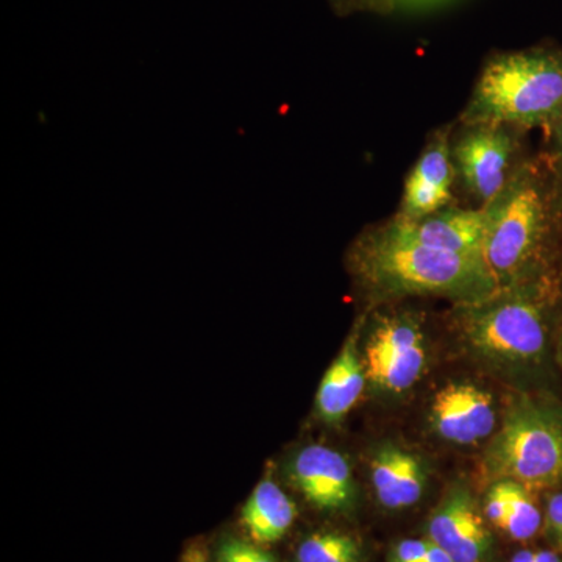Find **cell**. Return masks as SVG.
<instances>
[{"label":"cell","instance_id":"6da1fadb","mask_svg":"<svg viewBox=\"0 0 562 562\" xmlns=\"http://www.w3.org/2000/svg\"><path fill=\"white\" fill-rule=\"evenodd\" d=\"M484 211L483 258L498 290L562 273V177L527 157Z\"/></svg>","mask_w":562,"mask_h":562},{"label":"cell","instance_id":"7a4b0ae2","mask_svg":"<svg viewBox=\"0 0 562 562\" xmlns=\"http://www.w3.org/2000/svg\"><path fill=\"white\" fill-rule=\"evenodd\" d=\"M347 262L355 281L371 301L409 295L472 303L498 291L483 258L432 249L402 238L386 224L362 233Z\"/></svg>","mask_w":562,"mask_h":562},{"label":"cell","instance_id":"3957f363","mask_svg":"<svg viewBox=\"0 0 562 562\" xmlns=\"http://www.w3.org/2000/svg\"><path fill=\"white\" fill-rule=\"evenodd\" d=\"M562 317V273L528 281L472 303H458L452 324L482 360L535 368L546 360Z\"/></svg>","mask_w":562,"mask_h":562},{"label":"cell","instance_id":"277c9868","mask_svg":"<svg viewBox=\"0 0 562 562\" xmlns=\"http://www.w3.org/2000/svg\"><path fill=\"white\" fill-rule=\"evenodd\" d=\"M562 121V49L542 46L495 55L484 66L462 124L509 125L552 133Z\"/></svg>","mask_w":562,"mask_h":562},{"label":"cell","instance_id":"5b68a950","mask_svg":"<svg viewBox=\"0 0 562 562\" xmlns=\"http://www.w3.org/2000/svg\"><path fill=\"white\" fill-rule=\"evenodd\" d=\"M487 475L527 490L562 483V405L520 397L505 414L484 454Z\"/></svg>","mask_w":562,"mask_h":562},{"label":"cell","instance_id":"8992f818","mask_svg":"<svg viewBox=\"0 0 562 562\" xmlns=\"http://www.w3.org/2000/svg\"><path fill=\"white\" fill-rule=\"evenodd\" d=\"M464 128L452 139V157L457 179L462 190L484 209L494 201L517 169L527 160L524 155L522 131L509 125L462 124Z\"/></svg>","mask_w":562,"mask_h":562},{"label":"cell","instance_id":"52a82bcc","mask_svg":"<svg viewBox=\"0 0 562 562\" xmlns=\"http://www.w3.org/2000/svg\"><path fill=\"white\" fill-rule=\"evenodd\" d=\"M366 376L386 392H405L419 382L427 364V346L419 317L408 312L380 316L362 350Z\"/></svg>","mask_w":562,"mask_h":562},{"label":"cell","instance_id":"ba28073f","mask_svg":"<svg viewBox=\"0 0 562 562\" xmlns=\"http://www.w3.org/2000/svg\"><path fill=\"white\" fill-rule=\"evenodd\" d=\"M457 180L452 157V127L435 133L406 179L401 206L392 220L419 221L453 201Z\"/></svg>","mask_w":562,"mask_h":562},{"label":"cell","instance_id":"9c48e42d","mask_svg":"<svg viewBox=\"0 0 562 562\" xmlns=\"http://www.w3.org/2000/svg\"><path fill=\"white\" fill-rule=\"evenodd\" d=\"M288 475L303 497L322 512H344L355 501L349 461L331 447H303L292 457Z\"/></svg>","mask_w":562,"mask_h":562},{"label":"cell","instance_id":"30bf717a","mask_svg":"<svg viewBox=\"0 0 562 562\" xmlns=\"http://www.w3.org/2000/svg\"><path fill=\"white\" fill-rule=\"evenodd\" d=\"M431 424L446 441L460 446L483 441L497 425L494 398L471 382L446 384L432 398Z\"/></svg>","mask_w":562,"mask_h":562},{"label":"cell","instance_id":"8fae6325","mask_svg":"<svg viewBox=\"0 0 562 562\" xmlns=\"http://www.w3.org/2000/svg\"><path fill=\"white\" fill-rule=\"evenodd\" d=\"M428 538L454 562H486L491 553V532L471 492L461 486L453 487L432 514Z\"/></svg>","mask_w":562,"mask_h":562},{"label":"cell","instance_id":"7c38bea8","mask_svg":"<svg viewBox=\"0 0 562 562\" xmlns=\"http://www.w3.org/2000/svg\"><path fill=\"white\" fill-rule=\"evenodd\" d=\"M392 232L432 249L453 251L465 257L483 258L484 211L447 206L419 221L386 222ZM484 260V258H483Z\"/></svg>","mask_w":562,"mask_h":562},{"label":"cell","instance_id":"4fadbf2b","mask_svg":"<svg viewBox=\"0 0 562 562\" xmlns=\"http://www.w3.org/2000/svg\"><path fill=\"white\" fill-rule=\"evenodd\" d=\"M371 479L376 498L387 509L416 505L427 486V473L419 458L392 443L373 453Z\"/></svg>","mask_w":562,"mask_h":562},{"label":"cell","instance_id":"5bb4252c","mask_svg":"<svg viewBox=\"0 0 562 562\" xmlns=\"http://www.w3.org/2000/svg\"><path fill=\"white\" fill-rule=\"evenodd\" d=\"M368 376L358 351V335H351L317 391L316 406L321 419L338 424L360 401Z\"/></svg>","mask_w":562,"mask_h":562},{"label":"cell","instance_id":"9a60e30c","mask_svg":"<svg viewBox=\"0 0 562 562\" xmlns=\"http://www.w3.org/2000/svg\"><path fill=\"white\" fill-rule=\"evenodd\" d=\"M295 517V503L271 476H266L244 505L241 524L251 541L261 546L280 541L290 531Z\"/></svg>","mask_w":562,"mask_h":562},{"label":"cell","instance_id":"2e32d148","mask_svg":"<svg viewBox=\"0 0 562 562\" xmlns=\"http://www.w3.org/2000/svg\"><path fill=\"white\" fill-rule=\"evenodd\" d=\"M484 512L492 525L516 541H527L541 530L542 516L531 491L513 480L492 484Z\"/></svg>","mask_w":562,"mask_h":562},{"label":"cell","instance_id":"e0dca14e","mask_svg":"<svg viewBox=\"0 0 562 562\" xmlns=\"http://www.w3.org/2000/svg\"><path fill=\"white\" fill-rule=\"evenodd\" d=\"M360 542L339 531H319L303 539L295 562H361Z\"/></svg>","mask_w":562,"mask_h":562},{"label":"cell","instance_id":"ac0fdd59","mask_svg":"<svg viewBox=\"0 0 562 562\" xmlns=\"http://www.w3.org/2000/svg\"><path fill=\"white\" fill-rule=\"evenodd\" d=\"M214 562H277V560L262 550L260 543L227 538L217 546Z\"/></svg>","mask_w":562,"mask_h":562},{"label":"cell","instance_id":"d6986e66","mask_svg":"<svg viewBox=\"0 0 562 562\" xmlns=\"http://www.w3.org/2000/svg\"><path fill=\"white\" fill-rule=\"evenodd\" d=\"M428 550H430V541L406 539L392 549L390 562H425Z\"/></svg>","mask_w":562,"mask_h":562},{"label":"cell","instance_id":"ffe728a7","mask_svg":"<svg viewBox=\"0 0 562 562\" xmlns=\"http://www.w3.org/2000/svg\"><path fill=\"white\" fill-rule=\"evenodd\" d=\"M547 530L558 549L562 550V492L552 495L547 506Z\"/></svg>","mask_w":562,"mask_h":562},{"label":"cell","instance_id":"44dd1931","mask_svg":"<svg viewBox=\"0 0 562 562\" xmlns=\"http://www.w3.org/2000/svg\"><path fill=\"white\" fill-rule=\"evenodd\" d=\"M550 138H552V146H550L549 154L552 157L554 166H557L558 172L562 177V121L560 125L552 133H550Z\"/></svg>","mask_w":562,"mask_h":562},{"label":"cell","instance_id":"7402d4cb","mask_svg":"<svg viewBox=\"0 0 562 562\" xmlns=\"http://www.w3.org/2000/svg\"><path fill=\"white\" fill-rule=\"evenodd\" d=\"M425 562H454L453 558L450 557L446 550H442L441 547L436 546L430 541V550H428L427 561Z\"/></svg>","mask_w":562,"mask_h":562},{"label":"cell","instance_id":"603a6c76","mask_svg":"<svg viewBox=\"0 0 562 562\" xmlns=\"http://www.w3.org/2000/svg\"><path fill=\"white\" fill-rule=\"evenodd\" d=\"M181 562H209L206 561V554L203 552L201 547L192 546L187 550V553L183 554V560Z\"/></svg>","mask_w":562,"mask_h":562},{"label":"cell","instance_id":"cb8c5ba5","mask_svg":"<svg viewBox=\"0 0 562 562\" xmlns=\"http://www.w3.org/2000/svg\"><path fill=\"white\" fill-rule=\"evenodd\" d=\"M535 562H562L561 558L552 550H541L535 553Z\"/></svg>","mask_w":562,"mask_h":562},{"label":"cell","instance_id":"d4e9b609","mask_svg":"<svg viewBox=\"0 0 562 562\" xmlns=\"http://www.w3.org/2000/svg\"><path fill=\"white\" fill-rule=\"evenodd\" d=\"M512 562H535V553L530 550H522L513 558Z\"/></svg>","mask_w":562,"mask_h":562}]
</instances>
